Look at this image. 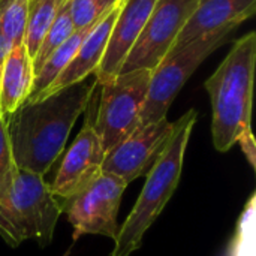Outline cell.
Segmentation results:
<instances>
[{
  "mask_svg": "<svg viewBox=\"0 0 256 256\" xmlns=\"http://www.w3.org/2000/svg\"><path fill=\"white\" fill-rule=\"evenodd\" d=\"M96 80H84L51 96L26 102L9 120L15 165L45 177L66 147L76 118L84 114Z\"/></svg>",
  "mask_w": 256,
  "mask_h": 256,
  "instance_id": "obj_1",
  "label": "cell"
},
{
  "mask_svg": "<svg viewBox=\"0 0 256 256\" xmlns=\"http://www.w3.org/2000/svg\"><path fill=\"white\" fill-rule=\"evenodd\" d=\"M256 66V33L234 40L232 48L204 86L212 99V136L218 152L226 153L252 130V100Z\"/></svg>",
  "mask_w": 256,
  "mask_h": 256,
  "instance_id": "obj_2",
  "label": "cell"
},
{
  "mask_svg": "<svg viewBox=\"0 0 256 256\" xmlns=\"http://www.w3.org/2000/svg\"><path fill=\"white\" fill-rule=\"evenodd\" d=\"M198 112L189 110L174 122L171 140L154 166L146 176L144 188L132 212L118 230L111 256H130L136 252L142 244L146 232L172 198L182 177L186 148Z\"/></svg>",
  "mask_w": 256,
  "mask_h": 256,
  "instance_id": "obj_3",
  "label": "cell"
},
{
  "mask_svg": "<svg viewBox=\"0 0 256 256\" xmlns=\"http://www.w3.org/2000/svg\"><path fill=\"white\" fill-rule=\"evenodd\" d=\"M63 212V204L40 176L14 164L0 182V237L9 248H18L26 240L48 246Z\"/></svg>",
  "mask_w": 256,
  "mask_h": 256,
  "instance_id": "obj_4",
  "label": "cell"
},
{
  "mask_svg": "<svg viewBox=\"0 0 256 256\" xmlns=\"http://www.w3.org/2000/svg\"><path fill=\"white\" fill-rule=\"evenodd\" d=\"M152 70L123 72L98 82L87 104L104 153H110L138 126Z\"/></svg>",
  "mask_w": 256,
  "mask_h": 256,
  "instance_id": "obj_5",
  "label": "cell"
},
{
  "mask_svg": "<svg viewBox=\"0 0 256 256\" xmlns=\"http://www.w3.org/2000/svg\"><path fill=\"white\" fill-rule=\"evenodd\" d=\"M230 32L200 38L180 46H174L165 58L152 70L147 98L141 111L140 126L158 123L166 118V112L188 80L200 64L219 46L231 39Z\"/></svg>",
  "mask_w": 256,
  "mask_h": 256,
  "instance_id": "obj_6",
  "label": "cell"
},
{
  "mask_svg": "<svg viewBox=\"0 0 256 256\" xmlns=\"http://www.w3.org/2000/svg\"><path fill=\"white\" fill-rule=\"evenodd\" d=\"M196 6L198 0H156L120 74L136 69L153 70L172 50Z\"/></svg>",
  "mask_w": 256,
  "mask_h": 256,
  "instance_id": "obj_7",
  "label": "cell"
},
{
  "mask_svg": "<svg viewBox=\"0 0 256 256\" xmlns=\"http://www.w3.org/2000/svg\"><path fill=\"white\" fill-rule=\"evenodd\" d=\"M128 183L102 172L86 189L64 204L68 220L74 228L72 240L82 236H104L116 240L118 234L117 214Z\"/></svg>",
  "mask_w": 256,
  "mask_h": 256,
  "instance_id": "obj_8",
  "label": "cell"
},
{
  "mask_svg": "<svg viewBox=\"0 0 256 256\" xmlns=\"http://www.w3.org/2000/svg\"><path fill=\"white\" fill-rule=\"evenodd\" d=\"M172 130L174 123L166 118L138 126L129 136L105 154L102 172L112 174L128 184L135 178L146 177L164 153Z\"/></svg>",
  "mask_w": 256,
  "mask_h": 256,
  "instance_id": "obj_9",
  "label": "cell"
},
{
  "mask_svg": "<svg viewBox=\"0 0 256 256\" xmlns=\"http://www.w3.org/2000/svg\"><path fill=\"white\" fill-rule=\"evenodd\" d=\"M84 112V126L68 148L64 159L50 184L51 194L63 204V207L102 174L105 153L94 130L92 114L87 110Z\"/></svg>",
  "mask_w": 256,
  "mask_h": 256,
  "instance_id": "obj_10",
  "label": "cell"
},
{
  "mask_svg": "<svg viewBox=\"0 0 256 256\" xmlns=\"http://www.w3.org/2000/svg\"><path fill=\"white\" fill-rule=\"evenodd\" d=\"M154 3L156 0H123L100 66L93 75L98 82L111 80L120 74L122 66L141 34Z\"/></svg>",
  "mask_w": 256,
  "mask_h": 256,
  "instance_id": "obj_11",
  "label": "cell"
},
{
  "mask_svg": "<svg viewBox=\"0 0 256 256\" xmlns=\"http://www.w3.org/2000/svg\"><path fill=\"white\" fill-rule=\"evenodd\" d=\"M122 3H123V0H118L116 3V6L106 15H104L96 24L92 26L88 33L84 36L78 51L75 52V56L69 62V64L64 68V70L57 76V80L48 88H45L39 96H36L33 100H28V102H34V100L44 99L46 96H51V94H54L69 86L81 82L96 74V70L100 66V62L104 58L106 44H108L112 26L116 22V18L118 15V10L122 8Z\"/></svg>",
  "mask_w": 256,
  "mask_h": 256,
  "instance_id": "obj_12",
  "label": "cell"
},
{
  "mask_svg": "<svg viewBox=\"0 0 256 256\" xmlns=\"http://www.w3.org/2000/svg\"><path fill=\"white\" fill-rule=\"evenodd\" d=\"M256 12V0H198L196 10L182 30L174 46L214 33H232ZM172 46V48H174Z\"/></svg>",
  "mask_w": 256,
  "mask_h": 256,
  "instance_id": "obj_13",
  "label": "cell"
},
{
  "mask_svg": "<svg viewBox=\"0 0 256 256\" xmlns=\"http://www.w3.org/2000/svg\"><path fill=\"white\" fill-rule=\"evenodd\" d=\"M33 64L24 44L14 46L0 76V116L8 122L26 104L33 86Z\"/></svg>",
  "mask_w": 256,
  "mask_h": 256,
  "instance_id": "obj_14",
  "label": "cell"
},
{
  "mask_svg": "<svg viewBox=\"0 0 256 256\" xmlns=\"http://www.w3.org/2000/svg\"><path fill=\"white\" fill-rule=\"evenodd\" d=\"M92 28L90 27H86V28H80V30H75L72 33V36L63 42L44 63L42 66L38 69V72L34 74L33 76V86H32V93L28 96V100H33L36 96H39L45 88H48L56 80L57 76L64 70V68L69 64V62L74 58L75 52L78 51L84 36L88 33V30Z\"/></svg>",
  "mask_w": 256,
  "mask_h": 256,
  "instance_id": "obj_15",
  "label": "cell"
},
{
  "mask_svg": "<svg viewBox=\"0 0 256 256\" xmlns=\"http://www.w3.org/2000/svg\"><path fill=\"white\" fill-rule=\"evenodd\" d=\"M63 3L64 0H28L22 44L32 60Z\"/></svg>",
  "mask_w": 256,
  "mask_h": 256,
  "instance_id": "obj_16",
  "label": "cell"
},
{
  "mask_svg": "<svg viewBox=\"0 0 256 256\" xmlns=\"http://www.w3.org/2000/svg\"><path fill=\"white\" fill-rule=\"evenodd\" d=\"M225 256H256V194L254 192L238 216L236 231Z\"/></svg>",
  "mask_w": 256,
  "mask_h": 256,
  "instance_id": "obj_17",
  "label": "cell"
},
{
  "mask_svg": "<svg viewBox=\"0 0 256 256\" xmlns=\"http://www.w3.org/2000/svg\"><path fill=\"white\" fill-rule=\"evenodd\" d=\"M75 32V26L70 16V9H69V0H64V3L62 4V8L58 9L51 27L48 28L45 38L42 39L33 60V74L38 72V69L42 66V63L63 44L66 42L72 33Z\"/></svg>",
  "mask_w": 256,
  "mask_h": 256,
  "instance_id": "obj_18",
  "label": "cell"
},
{
  "mask_svg": "<svg viewBox=\"0 0 256 256\" xmlns=\"http://www.w3.org/2000/svg\"><path fill=\"white\" fill-rule=\"evenodd\" d=\"M28 0H0V38L12 50L24 40Z\"/></svg>",
  "mask_w": 256,
  "mask_h": 256,
  "instance_id": "obj_19",
  "label": "cell"
},
{
  "mask_svg": "<svg viewBox=\"0 0 256 256\" xmlns=\"http://www.w3.org/2000/svg\"><path fill=\"white\" fill-rule=\"evenodd\" d=\"M118 0H69L70 16L75 30L96 24L106 15Z\"/></svg>",
  "mask_w": 256,
  "mask_h": 256,
  "instance_id": "obj_20",
  "label": "cell"
},
{
  "mask_svg": "<svg viewBox=\"0 0 256 256\" xmlns=\"http://www.w3.org/2000/svg\"><path fill=\"white\" fill-rule=\"evenodd\" d=\"M12 150H10V140H9V124L0 116V182L8 176L14 165Z\"/></svg>",
  "mask_w": 256,
  "mask_h": 256,
  "instance_id": "obj_21",
  "label": "cell"
},
{
  "mask_svg": "<svg viewBox=\"0 0 256 256\" xmlns=\"http://www.w3.org/2000/svg\"><path fill=\"white\" fill-rule=\"evenodd\" d=\"M237 144H240V147H242V152L244 153V156H246L248 162L250 164V166H252V168H255L256 166V162H255L256 160V144H255V136H254L252 130H249V132L243 134V135L238 138Z\"/></svg>",
  "mask_w": 256,
  "mask_h": 256,
  "instance_id": "obj_22",
  "label": "cell"
}]
</instances>
